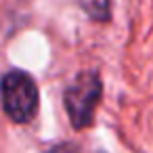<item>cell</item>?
Instances as JSON below:
<instances>
[{"label":"cell","instance_id":"cell-2","mask_svg":"<svg viewBox=\"0 0 153 153\" xmlns=\"http://www.w3.org/2000/svg\"><path fill=\"white\" fill-rule=\"evenodd\" d=\"M101 78L97 71H82L65 90V111L76 130L92 124L94 109L101 101Z\"/></svg>","mask_w":153,"mask_h":153},{"label":"cell","instance_id":"cell-1","mask_svg":"<svg viewBox=\"0 0 153 153\" xmlns=\"http://www.w3.org/2000/svg\"><path fill=\"white\" fill-rule=\"evenodd\" d=\"M0 99L2 109L15 124H27L38 111V86L25 71L13 69L0 80Z\"/></svg>","mask_w":153,"mask_h":153},{"label":"cell","instance_id":"cell-3","mask_svg":"<svg viewBox=\"0 0 153 153\" xmlns=\"http://www.w3.org/2000/svg\"><path fill=\"white\" fill-rule=\"evenodd\" d=\"M78 4L94 21H109L111 17V0H78Z\"/></svg>","mask_w":153,"mask_h":153}]
</instances>
